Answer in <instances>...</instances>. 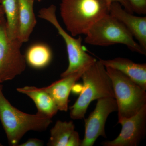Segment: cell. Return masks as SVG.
Returning a JSON list of instances; mask_svg holds the SVG:
<instances>
[{
    "mask_svg": "<svg viewBox=\"0 0 146 146\" xmlns=\"http://www.w3.org/2000/svg\"><path fill=\"white\" fill-rule=\"evenodd\" d=\"M110 5L106 0H62L60 14L71 35H85L103 16L109 14Z\"/></svg>",
    "mask_w": 146,
    "mask_h": 146,
    "instance_id": "6da1fadb",
    "label": "cell"
},
{
    "mask_svg": "<svg viewBox=\"0 0 146 146\" xmlns=\"http://www.w3.org/2000/svg\"><path fill=\"white\" fill-rule=\"evenodd\" d=\"M81 78L83 85L80 95L70 108V116L74 120L84 119L93 101L107 97L115 98L112 81L105 67L99 60L87 68Z\"/></svg>",
    "mask_w": 146,
    "mask_h": 146,
    "instance_id": "7a4b0ae2",
    "label": "cell"
},
{
    "mask_svg": "<svg viewBox=\"0 0 146 146\" xmlns=\"http://www.w3.org/2000/svg\"><path fill=\"white\" fill-rule=\"evenodd\" d=\"M0 83V121L9 145L18 146L19 142L30 131L42 132L52 123L51 119L36 113L27 114L12 105L3 94Z\"/></svg>",
    "mask_w": 146,
    "mask_h": 146,
    "instance_id": "3957f363",
    "label": "cell"
},
{
    "mask_svg": "<svg viewBox=\"0 0 146 146\" xmlns=\"http://www.w3.org/2000/svg\"><path fill=\"white\" fill-rule=\"evenodd\" d=\"M85 35L84 42L88 44L107 46L121 44L131 51L146 54V50L135 41L125 26L110 13L95 23Z\"/></svg>",
    "mask_w": 146,
    "mask_h": 146,
    "instance_id": "277c9868",
    "label": "cell"
},
{
    "mask_svg": "<svg viewBox=\"0 0 146 146\" xmlns=\"http://www.w3.org/2000/svg\"><path fill=\"white\" fill-rule=\"evenodd\" d=\"M105 68L113 86L117 104L118 119L136 115L146 105L145 90L119 71Z\"/></svg>",
    "mask_w": 146,
    "mask_h": 146,
    "instance_id": "5b68a950",
    "label": "cell"
},
{
    "mask_svg": "<svg viewBox=\"0 0 146 146\" xmlns=\"http://www.w3.org/2000/svg\"><path fill=\"white\" fill-rule=\"evenodd\" d=\"M56 9V7L54 5L41 9L39 11L38 17L53 25L65 41L69 65L67 69L60 75L61 77L63 78L76 72L87 69L97 60L85 51L82 45L81 36L77 39L75 38L63 28L58 21Z\"/></svg>",
    "mask_w": 146,
    "mask_h": 146,
    "instance_id": "8992f818",
    "label": "cell"
},
{
    "mask_svg": "<svg viewBox=\"0 0 146 146\" xmlns=\"http://www.w3.org/2000/svg\"><path fill=\"white\" fill-rule=\"evenodd\" d=\"M23 43L9 36L5 17L0 18V83L12 80L21 74L26 62L21 48Z\"/></svg>",
    "mask_w": 146,
    "mask_h": 146,
    "instance_id": "52a82bcc",
    "label": "cell"
},
{
    "mask_svg": "<svg viewBox=\"0 0 146 146\" xmlns=\"http://www.w3.org/2000/svg\"><path fill=\"white\" fill-rule=\"evenodd\" d=\"M115 98H102L97 100L96 108L84 119L85 133L81 146H93L99 136L106 138L105 126L106 120L112 112H117Z\"/></svg>",
    "mask_w": 146,
    "mask_h": 146,
    "instance_id": "ba28073f",
    "label": "cell"
},
{
    "mask_svg": "<svg viewBox=\"0 0 146 146\" xmlns=\"http://www.w3.org/2000/svg\"><path fill=\"white\" fill-rule=\"evenodd\" d=\"M121 130L112 141H103L104 146H137L145 138L146 133V105L130 117L118 119Z\"/></svg>",
    "mask_w": 146,
    "mask_h": 146,
    "instance_id": "9c48e42d",
    "label": "cell"
},
{
    "mask_svg": "<svg viewBox=\"0 0 146 146\" xmlns=\"http://www.w3.org/2000/svg\"><path fill=\"white\" fill-rule=\"evenodd\" d=\"M110 14L119 21L146 50V17L134 16L126 11L118 2L112 3L110 7Z\"/></svg>",
    "mask_w": 146,
    "mask_h": 146,
    "instance_id": "30bf717a",
    "label": "cell"
},
{
    "mask_svg": "<svg viewBox=\"0 0 146 146\" xmlns=\"http://www.w3.org/2000/svg\"><path fill=\"white\" fill-rule=\"evenodd\" d=\"M86 69L62 78L49 86L42 88L52 97L58 110L64 112L68 111V103L70 102L69 97L71 91L76 82L81 78Z\"/></svg>",
    "mask_w": 146,
    "mask_h": 146,
    "instance_id": "8fae6325",
    "label": "cell"
},
{
    "mask_svg": "<svg viewBox=\"0 0 146 146\" xmlns=\"http://www.w3.org/2000/svg\"><path fill=\"white\" fill-rule=\"evenodd\" d=\"M99 60L105 67L113 68L122 73L146 91V63H135L130 59L122 57Z\"/></svg>",
    "mask_w": 146,
    "mask_h": 146,
    "instance_id": "7c38bea8",
    "label": "cell"
},
{
    "mask_svg": "<svg viewBox=\"0 0 146 146\" xmlns=\"http://www.w3.org/2000/svg\"><path fill=\"white\" fill-rule=\"evenodd\" d=\"M16 90L33 100L37 108V114L51 119L57 114L58 110L56 104L49 94L42 88L26 86Z\"/></svg>",
    "mask_w": 146,
    "mask_h": 146,
    "instance_id": "4fadbf2b",
    "label": "cell"
},
{
    "mask_svg": "<svg viewBox=\"0 0 146 146\" xmlns=\"http://www.w3.org/2000/svg\"><path fill=\"white\" fill-rule=\"evenodd\" d=\"M35 0H18L19 18L18 39L22 43L29 41L36 25L33 10Z\"/></svg>",
    "mask_w": 146,
    "mask_h": 146,
    "instance_id": "5bb4252c",
    "label": "cell"
},
{
    "mask_svg": "<svg viewBox=\"0 0 146 146\" xmlns=\"http://www.w3.org/2000/svg\"><path fill=\"white\" fill-rule=\"evenodd\" d=\"M26 63L31 68L40 69L49 65L52 54L49 46L43 43H36L30 46L25 55Z\"/></svg>",
    "mask_w": 146,
    "mask_h": 146,
    "instance_id": "9a60e30c",
    "label": "cell"
},
{
    "mask_svg": "<svg viewBox=\"0 0 146 146\" xmlns=\"http://www.w3.org/2000/svg\"><path fill=\"white\" fill-rule=\"evenodd\" d=\"M9 37L18 39L19 3L18 0H1Z\"/></svg>",
    "mask_w": 146,
    "mask_h": 146,
    "instance_id": "2e32d148",
    "label": "cell"
},
{
    "mask_svg": "<svg viewBox=\"0 0 146 146\" xmlns=\"http://www.w3.org/2000/svg\"><path fill=\"white\" fill-rule=\"evenodd\" d=\"M75 130L72 121H58L50 130V136L47 145L67 146L72 134Z\"/></svg>",
    "mask_w": 146,
    "mask_h": 146,
    "instance_id": "e0dca14e",
    "label": "cell"
},
{
    "mask_svg": "<svg viewBox=\"0 0 146 146\" xmlns=\"http://www.w3.org/2000/svg\"><path fill=\"white\" fill-rule=\"evenodd\" d=\"M132 9L133 13L146 14V0H126Z\"/></svg>",
    "mask_w": 146,
    "mask_h": 146,
    "instance_id": "ac0fdd59",
    "label": "cell"
},
{
    "mask_svg": "<svg viewBox=\"0 0 146 146\" xmlns=\"http://www.w3.org/2000/svg\"><path fill=\"white\" fill-rule=\"evenodd\" d=\"M82 140L80 138L78 132L74 131L72 134L67 146H81Z\"/></svg>",
    "mask_w": 146,
    "mask_h": 146,
    "instance_id": "d6986e66",
    "label": "cell"
},
{
    "mask_svg": "<svg viewBox=\"0 0 146 146\" xmlns=\"http://www.w3.org/2000/svg\"><path fill=\"white\" fill-rule=\"evenodd\" d=\"M44 145V141L37 138H29L25 143L19 145L20 146H42Z\"/></svg>",
    "mask_w": 146,
    "mask_h": 146,
    "instance_id": "ffe728a7",
    "label": "cell"
},
{
    "mask_svg": "<svg viewBox=\"0 0 146 146\" xmlns=\"http://www.w3.org/2000/svg\"><path fill=\"white\" fill-rule=\"evenodd\" d=\"M106 1L110 5L112 3L115 2L119 3L126 11L129 13H133L132 9L126 0H106Z\"/></svg>",
    "mask_w": 146,
    "mask_h": 146,
    "instance_id": "44dd1931",
    "label": "cell"
},
{
    "mask_svg": "<svg viewBox=\"0 0 146 146\" xmlns=\"http://www.w3.org/2000/svg\"><path fill=\"white\" fill-rule=\"evenodd\" d=\"M3 17H5L4 13L2 6L1 4V0H0V18Z\"/></svg>",
    "mask_w": 146,
    "mask_h": 146,
    "instance_id": "7402d4cb",
    "label": "cell"
},
{
    "mask_svg": "<svg viewBox=\"0 0 146 146\" xmlns=\"http://www.w3.org/2000/svg\"><path fill=\"white\" fill-rule=\"evenodd\" d=\"M35 1H36L38 2H40L41 1H42V0H35Z\"/></svg>",
    "mask_w": 146,
    "mask_h": 146,
    "instance_id": "603a6c76",
    "label": "cell"
}]
</instances>
